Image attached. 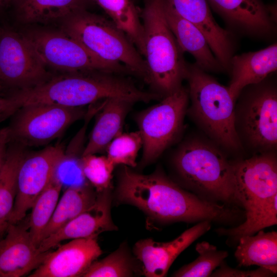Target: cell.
Segmentation results:
<instances>
[{
  "label": "cell",
  "instance_id": "cell-15",
  "mask_svg": "<svg viewBox=\"0 0 277 277\" xmlns=\"http://www.w3.org/2000/svg\"><path fill=\"white\" fill-rule=\"evenodd\" d=\"M164 1L203 33L214 55L225 71L229 73L230 61L235 50L234 35L216 22L207 1Z\"/></svg>",
  "mask_w": 277,
  "mask_h": 277
},
{
  "label": "cell",
  "instance_id": "cell-22",
  "mask_svg": "<svg viewBox=\"0 0 277 277\" xmlns=\"http://www.w3.org/2000/svg\"><path fill=\"white\" fill-rule=\"evenodd\" d=\"M133 103L120 98L103 100L82 155L101 153L116 136L122 133L125 120Z\"/></svg>",
  "mask_w": 277,
  "mask_h": 277
},
{
  "label": "cell",
  "instance_id": "cell-38",
  "mask_svg": "<svg viewBox=\"0 0 277 277\" xmlns=\"http://www.w3.org/2000/svg\"><path fill=\"white\" fill-rule=\"evenodd\" d=\"M4 119L3 107H2V97H0V121Z\"/></svg>",
  "mask_w": 277,
  "mask_h": 277
},
{
  "label": "cell",
  "instance_id": "cell-9",
  "mask_svg": "<svg viewBox=\"0 0 277 277\" xmlns=\"http://www.w3.org/2000/svg\"><path fill=\"white\" fill-rule=\"evenodd\" d=\"M26 36L46 66L69 72L102 71L131 74L125 66L101 59L62 31H37Z\"/></svg>",
  "mask_w": 277,
  "mask_h": 277
},
{
  "label": "cell",
  "instance_id": "cell-37",
  "mask_svg": "<svg viewBox=\"0 0 277 277\" xmlns=\"http://www.w3.org/2000/svg\"><path fill=\"white\" fill-rule=\"evenodd\" d=\"M13 0H0V8L7 6L12 2Z\"/></svg>",
  "mask_w": 277,
  "mask_h": 277
},
{
  "label": "cell",
  "instance_id": "cell-34",
  "mask_svg": "<svg viewBox=\"0 0 277 277\" xmlns=\"http://www.w3.org/2000/svg\"><path fill=\"white\" fill-rule=\"evenodd\" d=\"M220 267L212 272L210 276L217 277H268L273 276L276 273L273 271L264 267L253 270H240L232 268L226 266L224 262Z\"/></svg>",
  "mask_w": 277,
  "mask_h": 277
},
{
  "label": "cell",
  "instance_id": "cell-17",
  "mask_svg": "<svg viewBox=\"0 0 277 277\" xmlns=\"http://www.w3.org/2000/svg\"><path fill=\"white\" fill-rule=\"evenodd\" d=\"M210 222H199L177 238L166 243L145 239L133 247L136 258L142 264V272L147 277H163L177 256L211 228Z\"/></svg>",
  "mask_w": 277,
  "mask_h": 277
},
{
  "label": "cell",
  "instance_id": "cell-16",
  "mask_svg": "<svg viewBox=\"0 0 277 277\" xmlns=\"http://www.w3.org/2000/svg\"><path fill=\"white\" fill-rule=\"evenodd\" d=\"M97 237L73 239L55 251H50L43 263L28 276H82L102 253Z\"/></svg>",
  "mask_w": 277,
  "mask_h": 277
},
{
  "label": "cell",
  "instance_id": "cell-19",
  "mask_svg": "<svg viewBox=\"0 0 277 277\" xmlns=\"http://www.w3.org/2000/svg\"><path fill=\"white\" fill-rule=\"evenodd\" d=\"M111 189L98 193L95 203L88 209L67 222L44 239L38 246L46 252L60 242L96 235L104 231L116 230L111 216Z\"/></svg>",
  "mask_w": 277,
  "mask_h": 277
},
{
  "label": "cell",
  "instance_id": "cell-39",
  "mask_svg": "<svg viewBox=\"0 0 277 277\" xmlns=\"http://www.w3.org/2000/svg\"><path fill=\"white\" fill-rule=\"evenodd\" d=\"M0 84H1V83H0Z\"/></svg>",
  "mask_w": 277,
  "mask_h": 277
},
{
  "label": "cell",
  "instance_id": "cell-32",
  "mask_svg": "<svg viewBox=\"0 0 277 277\" xmlns=\"http://www.w3.org/2000/svg\"><path fill=\"white\" fill-rule=\"evenodd\" d=\"M143 141L138 130L121 133L108 145L107 157L115 166L119 165L133 168L137 165L138 152L142 147Z\"/></svg>",
  "mask_w": 277,
  "mask_h": 277
},
{
  "label": "cell",
  "instance_id": "cell-14",
  "mask_svg": "<svg viewBox=\"0 0 277 277\" xmlns=\"http://www.w3.org/2000/svg\"><path fill=\"white\" fill-rule=\"evenodd\" d=\"M232 31L268 38L276 32L274 11L262 0H207Z\"/></svg>",
  "mask_w": 277,
  "mask_h": 277
},
{
  "label": "cell",
  "instance_id": "cell-13",
  "mask_svg": "<svg viewBox=\"0 0 277 277\" xmlns=\"http://www.w3.org/2000/svg\"><path fill=\"white\" fill-rule=\"evenodd\" d=\"M236 195L245 214L277 194L276 151L233 161Z\"/></svg>",
  "mask_w": 277,
  "mask_h": 277
},
{
  "label": "cell",
  "instance_id": "cell-21",
  "mask_svg": "<svg viewBox=\"0 0 277 277\" xmlns=\"http://www.w3.org/2000/svg\"><path fill=\"white\" fill-rule=\"evenodd\" d=\"M162 3L167 23L182 52L191 54L195 59V63L208 73L225 72L203 33L179 15L164 0Z\"/></svg>",
  "mask_w": 277,
  "mask_h": 277
},
{
  "label": "cell",
  "instance_id": "cell-11",
  "mask_svg": "<svg viewBox=\"0 0 277 277\" xmlns=\"http://www.w3.org/2000/svg\"><path fill=\"white\" fill-rule=\"evenodd\" d=\"M67 156L64 148L56 145L24 157L17 172L16 194L9 223H17L23 220Z\"/></svg>",
  "mask_w": 277,
  "mask_h": 277
},
{
  "label": "cell",
  "instance_id": "cell-7",
  "mask_svg": "<svg viewBox=\"0 0 277 277\" xmlns=\"http://www.w3.org/2000/svg\"><path fill=\"white\" fill-rule=\"evenodd\" d=\"M62 32L76 39L101 59L121 64L146 82L145 60L126 34L111 20L77 11L63 19Z\"/></svg>",
  "mask_w": 277,
  "mask_h": 277
},
{
  "label": "cell",
  "instance_id": "cell-29",
  "mask_svg": "<svg viewBox=\"0 0 277 277\" xmlns=\"http://www.w3.org/2000/svg\"><path fill=\"white\" fill-rule=\"evenodd\" d=\"M25 156L19 148L7 151L0 169V221H8L13 210L16 194L17 172Z\"/></svg>",
  "mask_w": 277,
  "mask_h": 277
},
{
  "label": "cell",
  "instance_id": "cell-4",
  "mask_svg": "<svg viewBox=\"0 0 277 277\" xmlns=\"http://www.w3.org/2000/svg\"><path fill=\"white\" fill-rule=\"evenodd\" d=\"M185 80L190 101L186 114L223 150L234 153L242 151L234 128L235 101L228 87L195 63H188Z\"/></svg>",
  "mask_w": 277,
  "mask_h": 277
},
{
  "label": "cell",
  "instance_id": "cell-18",
  "mask_svg": "<svg viewBox=\"0 0 277 277\" xmlns=\"http://www.w3.org/2000/svg\"><path fill=\"white\" fill-rule=\"evenodd\" d=\"M0 240V277H21L36 269L50 250L41 252L34 244L28 225L9 223Z\"/></svg>",
  "mask_w": 277,
  "mask_h": 277
},
{
  "label": "cell",
  "instance_id": "cell-26",
  "mask_svg": "<svg viewBox=\"0 0 277 277\" xmlns=\"http://www.w3.org/2000/svg\"><path fill=\"white\" fill-rule=\"evenodd\" d=\"M111 21L128 37L138 52L145 54L144 30L132 0H94Z\"/></svg>",
  "mask_w": 277,
  "mask_h": 277
},
{
  "label": "cell",
  "instance_id": "cell-23",
  "mask_svg": "<svg viewBox=\"0 0 277 277\" xmlns=\"http://www.w3.org/2000/svg\"><path fill=\"white\" fill-rule=\"evenodd\" d=\"M91 0H13L18 20L25 23L63 20L86 10Z\"/></svg>",
  "mask_w": 277,
  "mask_h": 277
},
{
  "label": "cell",
  "instance_id": "cell-6",
  "mask_svg": "<svg viewBox=\"0 0 277 277\" xmlns=\"http://www.w3.org/2000/svg\"><path fill=\"white\" fill-rule=\"evenodd\" d=\"M271 75L245 87L235 102V132L252 155L276 150L277 85Z\"/></svg>",
  "mask_w": 277,
  "mask_h": 277
},
{
  "label": "cell",
  "instance_id": "cell-35",
  "mask_svg": "<svg viewBox=\"0 0 277 277\" xmlns=\"http://www.w3.org/2000/svg\"><path fill=\"white\" fill-rule=\"evenodd\" d=\"M10 140L8 127L0 129V169L5 160L7 151V145Z\"/></svg>",
  "mask_w": 277,
  "mask_h": 277
},
{
  "label": "cell",
  "instance_id": "cell-25",
  "mask_svg": "<svg viewBox=\"0 0 277 277\" xmlns=\"http://www.w3.org/2000/svg\"><path fill=\"white\" fill-rule=\"evenodd\" d=\"M97 195L87 184L68 187L59 199L43 240L88 209L95 203Z\"/></svg>",
  "mask_w": 277,
  "mask_h": 277
},
{
  "label": "cell",
  "instance_id": "cell-2",
  "mask_svg": "<svg viewBox=\"0 0 277 277\" xmlns=\"http://www.w3.org/2000/svg\"><path fill=\"white\" fill-rule=\"evenodd\" d=\"M121 74L102 71L69 72L50 77L5 97L10 116L21 108L34 104L83 107L108 98L134 100L136 86Z\"/></svg>",
  "mask_w": 277,
  "mask_h": 277
},
{
  "label": "cell",
  "instance_id": "cell-20",
  "mask_svg": "<svg viewBox=\"0 0 277 277\" xmlns=\"http://www.w3.org/2000/svg\"><path fill=\"white\" fill-rule=\"evenodd\" d=\"M276 70V43L258 51L234 55L230 63L231 78L227 87L234 101L245 87L262 81Z\"/></svg>",
  "mask_w": 277,
  "mask_h": 277
},
{
  "label": "cell",
  "instance_id": "cell-28",
  "mask_svg": "<svg viewBox=\"0 0 277 277\" xmlns=\"http://www.w3.org/2000/svg\"><path fill=\"white\" fill-rule=\"evenodd\" d=\"M138 265L126 243L101 260H95L83 274V277H128L137 274Z\"/></svg>",
  "mask_w": 277,
  "mask_h": 277
},
{
  "label": "cell",
  "instance_id": "cell-30",
  "mask_svg": "<svg viewBox=\"0 0 277 277\" xmlns=\"http://www.w3.org/2000/svg\"><path fill=\"white\" fill-rule=\"evenodd\" d=\"M245 221L230 229L221 228L217 232L232 241H238L245 235H253L263 229L277 224V194L252 211L245 214Z\"/></svg>",
  "mask_w": 277,
  "mask_h": 277
},
{
  "label": "cell",
  "instance_id": "cell-12",
  "mask_svg": "<svg viewBox=\"0 0 277 277\" xmlns=\"http://www.w3.org/2000/svg\"><path fill=\"white\" fill-rule=\"evenodd\" d=\"M26 35L0 29V83L21 88L37 85L50 77Z\"/></svg>",
  "mask_w": 277,
  "mask_h": 277
},
{
  "label": "cell",
  "instance_id": "cell-8",
  "mask_svg": "<svg viewBox=\"0 0 277 277\" xmlns=\"http://www.w3.org/2000/svg\"><path fill=\"white\" fill-rule=\"evenodd\" d=\"M189 102L188 90L182 86L136 115L143 141L142 167L154 162L180 138Z\"/></svg>",
  "mask_w": 277,
  "mask_h": 277
},
{
  "label": "cell",
  "instance_id": "cell-33",
  "mask_svg": "<svg viewBox=\"0 0 277 277\" xmlns=\"http://www.w3.org/2000/svg\"><path fill=\"white\" fill-rule=\"evenodd\" d=\"M83 173L97 193L111 189L114 164L107 156L96 154L82 155Z\"/></svg>",
  "mask_w": 277,
  "mask_h": 277
},
{
  "label": "cell",
  "instance_id": "cell-3",
  "mask_svg": "<svg viewBox=\"0 0 277 277\" xmlns=\"http://www.w3.org/2000/svg\"><path fill=\"white\" fill-rule=\"evenodd\" d=\"M171 164L181 187L212 202L236 206L233 161L205 136H191L177 146Z\"/></svg>",
  "mask_w": 277,
  "mask_h": 277
},
{
  "label": "cell",
  "instance_id": "cell-5",
  "mask_svg": "<svg viewBox=\"0 0 277 277\" xmlns=\"http://www.w3.org/2000/svg\"><path fill=\"white\" fill-rule=\"evenodd\" d=\"M142 17L146 82L162 99L183 86L188 63L167 23L162 0H147Z\"/></svg>",
  "mask_w": 277,
  "mask_h": 277
},
{
  "label": "cell",
  "instance_id": "cell-31",
  "mask_svg": "<svg viewBox=\"0 0 277 277\" xmlns=\"http://www.w3.org/2000/svg\"><path fill=\"white\" fill-rule=\"evenodd\" d=\"M195 250L199 254V256L174 272L173 276H210L213 271L220 266L228 255L227 251L218 250L216 246L207 242L197 243Z\"/></svg>",
  "mask_w": 277,
  "mask_h": 277
},
{
  "label": "cell",
  "instance_id": "cell-24",
  "mask_svg": "<svg viewBox=\"0 0 277 277\" xmlns=\"http://www.w3.org/2000/svg\"><path fill=\"white\" fill-rule=\"evenodd\" d=\"M234 252L240 266L257 265L268 268L276 273L277 232H265L241 237Z\"/></svg>",
  "mask_w": 277,
  "mask_h": 277
},
{
  "label": "cell",
  "instance_id": "cell-10",
  "mask_svg": "<svg viewBox=\"0 0 277 277\" xmlns=\"http://www.w3.org/2000/svg\"><path fill=\"white\" fill-rule=\"evenodd\" d=\"M83 107L52 104H34L23 107L14 113L9 127L10 138L22 145H45L60 136L75 122L85 117Z\"/></svg>",
  "mask_w": 277,
  "mask_h": 277
},
{
  "label": "cell",
  "instance_id": "cell-27",
  "mask_svg": "<svg viewBox=\"0 0 277 277\" xmlns=\"http://www.w3.org/2000/svg\"><path fill=\"white\" fill-rule=\"evenodd\" d=\"M63 183L56 175L33 202L28 228L35 245L38 247L60 199Z\"/></svg>",
  "mask_w": 277,
  "mask_h": 277
},
{
  "label": "cell",
  "instance_id": "cell-36",
  "mask_svg": "<svg viewBox=\"0 0 277 277\" xmlns=\"http://www.w3.org/2000/svg\"><path fill=\"white\" fill-rule=\"evenodd\" d=\"M8 224L7 221H0V232L6 229Z\"/></svg>",
  "mask_w": 277,
  "mask_h": 277
},
{
  "label": "cell",
  "instance_id": "cell-1",
  "mask_svg": "<svg viewBox=\"0 0 277 277\" xmlns=\"http://www.w3.org/2000/svg\"><path fill=\"white\" fill-rule=\"evenodd\" d=\"M115 195L119 202L133 205L162 223H226L243 213L238 207L210 202L188 191L160 169L146 175L123 166L118 173Z\"/></svg>",
  "mask_w": 277,
  "mask_h": 277
}]
</instances>
